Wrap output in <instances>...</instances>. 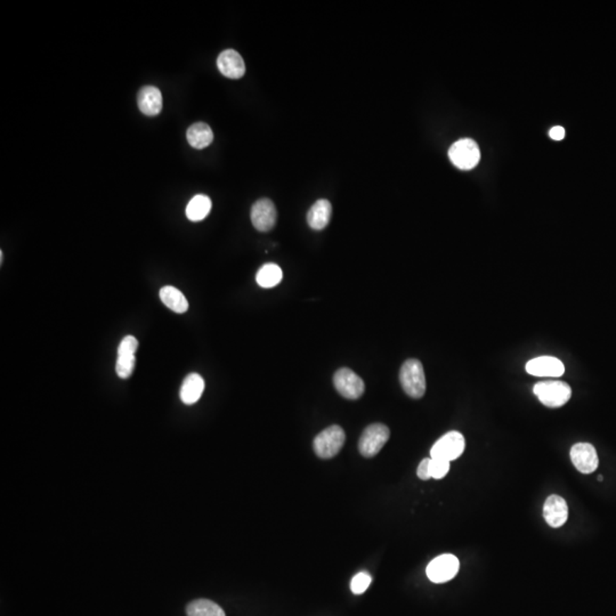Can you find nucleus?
<instances>
[{"label":"nucleus","instance_id":"14","mask_svg":"<svg viewBox=\"0 0 616 616\" xmlns=\"http://www.w3.org/2000/svg\"><path fill=\"white\" fill-rule=\"evenodd\" d=\"M217 67L223 76L230 79H240L246 73L243 58L236 50H226L219 54Z\"/></svg>","mask_w":616,"mask_h":616},{"label":"nucleus","instance_id":"10","mask_svg":"<svg viewBox=\"0 0 616 616\" xmlns=\"http://www.w3.org/2000/svg\"><path fill=\"white\" fill-rule=\"evenodd\" d=\"M573 465L582 474H591L598 468L599 459L596 449L589 443H578L571 449Z\"/></svg>","mask_w":616,"mask_h":616},{"label":"nucleus","instance_id":"12","mask_svg":"<svg viewBox=\"0 0 616 616\" xmlns=\"http://www.w3.org/2000/svg\"><path fill=\"white\" fill-rule=\"evenodd\" d=\"M527 371L535 377H552L559 378L564 375L565 366L559 358L552 356H540L529 361Z\"/></svg>","mask_w":616,"mask_h":616},{"label":"nucleus","instance_id":"26","mask_svg":"<svg viewBox=\"0 0 616 616\" xmlns=\"http://www.w3.org/2000/svg\"><path fill=\"white\" fill-rule=\"evenodd\" d=\"M549 135L552 140L561 141L565 137V129L561 126H556L554 128L550 129Z\"/></svg>","mask_w":616,"mask_h":616},{"label":"nucleus","instance_id":"8","mask_svg":"<svg viewBox=\"0 0 616 616\" xmlns=\"http://www.w3.org/2000/svg\"><path fill=\"white\" fill-rule=\"evenodd\" d=\"M334 385L338 392L347 400H358L365 390L364 381L348 368H343L334 373Z\"/></svg>","mask_w":616,"mask_h":616},{"label":"nucleus","instance_id":"27","mask_svg":"<svg viewBox=\"0 0 616 616\" xmlns=\"http://www.w3.org/2000/svg\"><path fill=\"white\" fill-rule=\"evenodd\" d=\"M604 480V477L598 476V480Z\"/></svg>","mask_w":616,"mask_h":616},{"label":"nucleus","instance_id":"13","mask_svg":"<svg viewBox=\"0 0 616 616\" xmlns=\"http://www.w3.org/2000/svg\"><path fill=\"white\" fill-rule=\"evenodd\" d=\"M544 517L554 529L563 527L568 518V507L565 499L559 495H550L544 502Z\"/></svg>","mask_w":616,"mask_h":616},{"label":"nucleus","instance_id":"25","mask_svg":"<svg viewBox=\"0 0 616 616\" xmlns=\"http://www.w3.org/2000/svg\"><path fill=\"white\" fill-rule=\"evenodd\" d=\"M430 458L429 459H424L422 462H420V465H419L418 471H417V475H418L419 478L422 480H428L429 478H431V475H430Z\"/></svg>","mask_w":616,"mask_h":616},{"label":"nucleus","instance_id":"6","mask_svg":"<svg viewBox=\"0 0 616 616\" xmlns=\"http://www.w3.org/2000/svg\"><path fill=\"white\" fill-rule=\"evenodd\" d=\"M451 163L461 170H471L480 163V148L469 138L458 141L449 150Z\"/></svg>","mask_w":616,"mask_h":616},{"label":"nucleus","instance_id":"17","mask_svg":"<svg viewBox=\"0 0 616 616\" xmlns=\"http://www.w3.org/2000/svg\"><path fill=\"white\" fill-rule=\"evenodd\" d=\"M332 206L326 199L317 201L307 214V223L313 230H323L331 219Z\"/></svg>","mask_w":616,"mask_h":616},{"label":"nucleus","instance_id":"18","mask_svg":"<svg viewBox=\"0 0 616 616\" xmlns=\"http://www.w3.org/2000/svg\"><path fill=\"white\" fill-rule=\"evenodd\" d=\"M159 296H160L161 302L166 305V307L172 309L175 313L183 314L189 309V302L184 296L183 292L175 287H172V285L163 287L159 292Z\"/></svg>","mask_w":616,"mask_h":616},{"label":"nucleus","instance_id":"7","mask_svg":"<svg viewBox=\"0 0 616 616\" xmlns=\"http://www.w3.org/2000/svg\"><path fill=\"white\" fill-rule=\"evenodd\" d=\"M459 568V559L451 554H445L430 561L426 573L434 583H444L456 578Z\"/></svg>","mask_w":616,"mask_h":616},{"label":"nucleus","instance_id":"11","mask_svg":"<svg viewBox=\"0 0 616 616\" xmlns=\"http://www.w3.org/2000/svg\"><path fill=\"white\" fill-rule=\"evenodd\" d=\"M251 221L259 232H268L273 229L277 219L275 206L270 199H260L251 208Z\"/></svg>","mask_w":616,"mask_h":616},{"label":"nucleus","instance_id":"9","mask_svg":"<svg viewBox=\"0 0 616 616\" xmlns=\"http://www.w3.org/2000/svg\"><path fill=\"white\" fill-rule=\"evenodd\" d=\"M138 348V341L133 336H126L118 347L116 371L119 378L128 379L135 369V353Z\"/></svg>","mask_w":616,"mask_h":616},{"label":"nucleus","instance_id":"16","mask_svg":"<svg viewBox=\"0 0 616 616\" xmlns=\"http://www.w3.org/2000/svg\"><path fill=\"white\" fill-rule=\"evenodd\" d=\"M204 380L198 373H191L184 379L180 388V400L184 405H192L200 400L204 394Z\"/></svg>","mask_w":616,"mask_h":616},{"label":"nucleus","instance_id":"5","mask_svg":"<svg viewBox=\"0 0 616 616\" xmlns=\"http://www.w3.org/2000/svg\"><path fill=\"white\" fill-rule=\"evenodd\" d=\"M466 448L465 437L459 431H449L433 445L430 456L433 459H442L453 461L458 459Z\"/></svg>","mask_w":616,"mask_h":616},{"label":"nucleus","instance_id":"24","mask_svg":"<svg viewBox=\"0 0 616 616\" xmlns=\"http://www.w3.org/2000/svg\"><path fill=\"white\" fill-rule=\"evenodd\" d=\"M430 459H431L430 460L431 478L441 480L448 475L449 471H450V462L442 459H433V458H430Z\"/></svg>","mask_w":616,"mask_h":616},{"label":"nucleus","instance_id":"3","mask_svg":"<svg viewBox=\"0 0 616 616\" xmlns=\"http://www.w3.org/2000/svg\"><path fill=\"white\" fill-rule=\"evenodd\" d=\"M345 431L337 424L322 430L314 439L313 448L321 459H331L337 456L345 444Z\"/></svg>","mask_w":616,"mask_h":616},{"label":"nucleus","instance_id":"1","mask_svg":"<svg viewBox=\"0 0 616 616\" xmlns=\"http://www.w3.org/2000/svg\"><path fill=\"white\" fill-rule=\"evenodd\" d=\"M533 392L542 405L552 409L566 405L572 396L570 385L559 380L540 381Z\"/></svg>","mask_w":616,"mask_h":616},{"label":"nucleus","instance_id":"4","mask_svg":"<svg viewBox=\"0 0 616 616\" xmlns=\"http://www.w3.org/2000/svg\"><path fill=\"white\" fill-rule=\"evenodd\" d=\"M390 428L383 424H370L361 435L358 451L365 458H373L383 450L390 439Z\"/></svg>","mask_w":616,"mask_h":616},{"label":"nucleus","instance_id":"19","mask_svg":"<svg viewBox=\"0 0 616 616\" xmlns=\"http://www.w3.org/2000/svg\"><path fill=\"white\" fill-rule=\"evenodd\" d=\"M187 138L189 145L201 150L211 144L214 141V133L209 126L204 122H197L187 129Z\"/></svg>","mask_w":616,"mask_h":616},{"label":"nucleus","instance_id":"15","mask_svg":"<svg viewBox=\"0 0 616 616\" xmlns=\"http://www.w3.org/2000/svg\"><path fill=\"white\" fill-rule=\"evenodd\" d=\"M137 103L141 112L148 116H158L163 110V95L154 86H145L138 92Z\"/></svg>","mask_w":616,"mask_h":616},{"label":"nucleus","instance_id":"20","mask_svg":"<svg viewBox=\"0 0 616 616\" xmlns=\"http://www.w3.org/2000/svg\"><path fill=\"white\" fill-rule=\"evenodd\" d=\"M211 200L207 195H195L187 207V216L189 221H200L209 215Z\"/></svg>","mask_w":616,"mask_h":616},{"label":"nucleus","instance_id":"22","mask_svg":"<svg viewBox=\"0 0 616 616\" xmlns=\"http://www.w3.org/2000/svg\"><path fill=\"white\" fill-rule=\"evenodd\" d=\"M187 616H226L223 608L208 599H198L187 607Z\"/></svg>","mask_w":616,"mask_h":616},{"label":"nucleus","instance_id":"21","mask_svg":"<svg viewBox=\"0 0 616 616\" xmlns=\"http://www.w3.org/2000/svg\"><path fill=\"white\" fill-rule=\"evenodd\" d=\"M282 270L276 264H266L260 268L256 275L259 287L270 289L276 287L282 281Z\"/></svg>","mask_w":616,"mask_h":616},{"label":"nucleus","instance_id":"23","mask_svg":"<svg viewBox=\"0 0 616 616\" xmlns=\"http://www.w3.org/2000/svg\"><path fill=\"white\" fill-rule=\"evenodd\" d=\"M371 582H373V578H371L370 574L365 572L358 573V574H356L353 578L352 582H351V590L355 595H362V593L368 590V588L370 587Z\"/></svg>","mask_w":616,"mask_h":616},{"label":"nucleus","instance_id":"2","mask_svg":"<svg viewBox=\"0 0 616 616\" xmlns=\"http://www.w3.org/2000/svg\"><path fill=\"white\" fill-rule=\"evenodd\" d=\"M403 390L412 398H422L426 392V377L422 362L414 358L405 361L400 373Z\"/></svg>","mask_w":616,"mask_h":616}]
</instances>
